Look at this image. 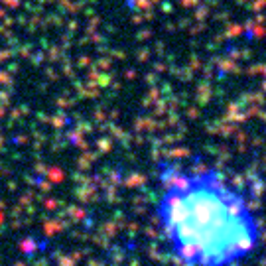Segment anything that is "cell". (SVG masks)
I'll use <instances>...</instances> for the list:
<instances>
[{"mask_svg": "<svg viewBox=\"0 0 266 266\" xmlns=\"http://www.w3.org/2000/svg\"><path fill=\"white\" fill-rule=\"evenodd\" d=\"M154 219L178 266H242L262 244L254 203L211 166L162 164Z\"/></svg>", "mask_w": 266, "mask_h": 266, "instance_id": "1", "label": "cell"}]
</instances>
